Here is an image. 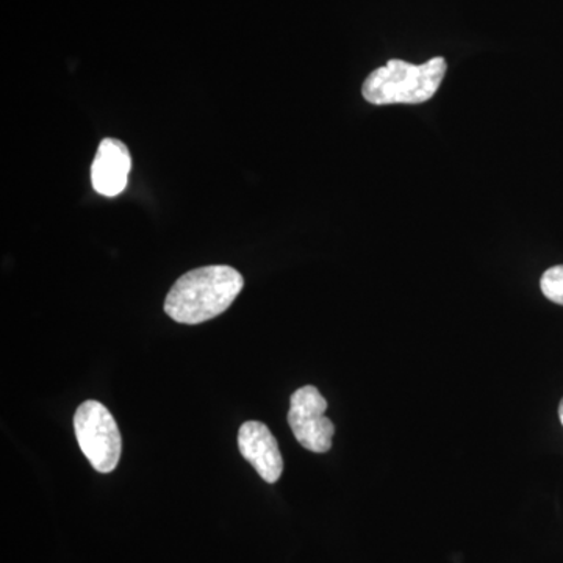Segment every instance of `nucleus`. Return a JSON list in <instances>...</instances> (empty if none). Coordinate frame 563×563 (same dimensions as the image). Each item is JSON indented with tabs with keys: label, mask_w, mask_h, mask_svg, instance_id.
<instances>
[{
	"label": "nucleus",
	"mask_w": 563,
	"mask_h": 563,
	"mask_svg": "<svg viewBox=\"0 0 563 563\" xmlns=\"http://www.w3.org/2000/svg\"><path fill=\"white\" fill-rule=\"evenodd\" d=\"M243 287L242 274L232 266L192 269L173 285L166 296L165 312L181 324H201L224 313Z\"/></svg>",
	"instance_id": "1"
},
{
	"label": "nucleus",
	"mask_w": 563,
	"mask_h": 563,
	"mask_svg": "<svg viewBox=\"0 0 563 563\" xmlns=\"http://www.w3.org/2000/svg\"><path fill=\"white\" fill-rule=\"evenodd\" d=\"M448 63L443 57L431 58L422 65L390 60L373 70L363 81L362 95L374 106L428 102L439 91L446 76Z\"/></svg>",
	"instance_id": "2"
},
{
	"label": "nucleus",
	"mask_w": 563,
	"mask_h": 563,
	"mask_svg": "<svg viewBox=\"0 0 563 563\" xmlns=\"http://www.w3.org/2000/svg\"><path fill=\"white\" fill-rule=\"evenodd\" d=\"M74 432L81 453L99 473H111L120 463V428L109 409L98 401H85L74 415Z\"/></svg>",
	"instance_id": "3"
},
{
	"label": "nucleus",
	"mask_w": 563,
	"mask_h": 563,
	"mask_svg": "<svg viewBox=\"0 0 563 563\" xmlns=\"http://www.w3.org/2000/svg\"><path fill=\"white\" fill-rule=\"evenodd\" d=\"M328 401L313 385H306L291 395L288 424L302 448L324 454L332 448L335 426L325 417Z\"/></svg>",
	"instance_id": "4"
},
{
	"label": "nucleus",
	"mask_w": 563,
	"mask_h": 563,
	"mask_svg": "<svg viewBox=\"0 0 563 563\" xmlns=\"http://www.w3.org/2000/svg\"><path fill=\"white\" fill-rule=\"evenodd\" d=\"M239 448L265 483L274 484L280 479L284 459L268 426L258 421L244 422L239 432Z\"/></svg>",
	"instance_id": "5"
},
{
	"label": "nucleus",
	"mask_w": 563,
	"mask_h": 563,
	"mask_svg": "<svg viewBox=\"0 0 563 563\" xmlns=\"http://www.w3.org/2000/svg\"><path fill=\"white\" fill-rule=\"evenodd\" d=\"M131 169L132 158L128 146L117 139L102 140L91 166L92 187L99 195L114 198L128 187Z\"/></svg>",
	"instance_id": "6"
},
{
	"label": "nucleus",
	"mask_w": 563,
	"mask_h": 563,
	"mask_svg": "<svg viewBox=\"0 0 563 563\" xmlns=\"http://www.w3.org/2000/svg\"><path fill=\"white\" fill-rule=\"evenodd\" d=\"M540 288L544 298L563 306V265L547 269L540 279Z\"/></svg>",
	"instance_id": "7"
},
{
	"label": "nucleus",
	"mask_w": 563,
	"mask_h": 563,
	"mask_svg": "<svg viewBox=\"0 0 563 563\" xmlns=\"http://www.w3.org/2000/svg\"><path fill=\"white\" fill-rule=\"evenodd\" d=\"M559 420H561L562 426H563V398H562L561 404H559Z\"/></svg>",
	"instance_id": "8"
}]
</instances>
